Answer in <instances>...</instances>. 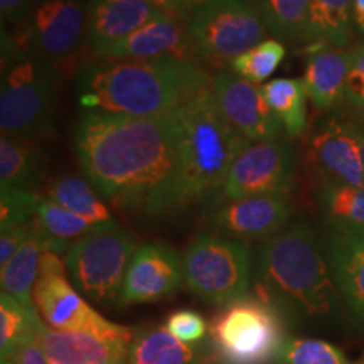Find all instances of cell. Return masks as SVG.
I'll return each instance as SVG.
<instances>
[{"label":"cell","mask_w":364,"mask_h":364,"mask_svg":"<svg viewBox=\"0 0 364 364\" xmlns=\"http://www.w3.org/2000/svg\"><path fill=\"white\" fill-rule=\"evenodd\" d=\"M41 196L17 188H0V231L26 225L38 215Z\"/></svg>","instance_id":"obj_34"},{"label":"cell","mask_w":364,"mask_h":364,"mask_svg":"<svg viewBox=\"0 0 364 364\" xmlns=\"http://www.w3.org/2000/svg\"><path fill=\"white\" fill-rule=\"evenodd\" d=\"M184 285L204 302L225 307L248 295L253 257L248 241L204 231L182 255Z\"/></svg>","instance_id":"obj_7"},{"label":"cell","mask_w":364,"mask_h":364,"mask_svg":"<svg viewBox=\"0 0 364 364\" xmlns=\"http://www.w3.org/2000/svg\"><path fill=\"white\" fill-rule=\"evenodd\" d=\"M70 245L53 240L41 228L39 221L34 218L33 233L26 240V243L17 250L7 265L0 267V284L2 292L12 295L22 306L34 309V285L39 275V260L44 252H54L66 255Z\"/></svg>","instance_id":"obj_22"},{"label":"cell","mask_w":364,"mask_h":364,"mask_svg":"<svg viewBox=\"0 0 364 364\" xmlns=\"http://www.w3.org/2000/svg\"><path fill=\"white\" fill-rule=\"evenodd\" d=\"M103 58L108 59H161L177 58L198 61L193 41L186 22L162 16L149 22L129 38L108 49Z\"/></svg>","instance_id":"obj_21"},{"label":"cell","mask_w":364,"mask_h":364,"mask_svg":"<svg viewBox=\"0 0 364 364\" xmlns=\"http://www.w3.org/2000/svg\"><path fill=\"white\" fill-rule=\"evenodd\" d=\"M297 184L295 150L284 140L253 142L236 159L223 186L225 199L289 196Z\"/></svg>","instance_id":"obj_11"},{"label":"cell","mask_w":364,"mask_h":364,"mask_svg":"<svg viewBox=\"0 0 364 364\" xmlns=\"http://www.w3.org/2000/svg\"><path fill=\"white\" fill-rule=\"evenodd\" d=\"M250 2H252V4H253V6H257V4H260V2H262V0H250Z\"/></svg>","instance_id":"obj_45"},{"label":"cell","mask_w":364,"mask_h":364,"mask_svg":"<svg viewBox=\"0 0 364 364\" xmlns=\"http://www.w3.org/2000/svg\"><path fill=\"white\" fill-rule=\"evenodd\" d=\"M179 117V208L209 203L221 194L231 167L250 144L221 115L213 85L177 110Z\"/></svg>","instance_id":"obj_4"},{"label":"cell","mask_w":364,"mask_h":364,"mask_svg":"<svg viewBox=\"0 0 364 364\" xmlns=\"http://www.w3.org/2000/svg\"><path fill=\"white\" fill-rule=\"evenodd\" d=\"M255 290L284 312L307 317L331 316L339 307L326 250L307 220L287 225L263 241L255 260Z\"/></svg>","instance_id":"obj_3"},{"label":"cell","mask_w":364,"mask_h":364,"mask_svg":"<svg viewBox=\"0 0 364 364\" xmlns=\"http://www.w3.org/2000/svg\"><path fill=\"white\" fill-rule=\"evenodd\" d=\"M317 198L329 223L364 228V186H317Z\"/></svg>","instance_id":"obj_30"},{"label":"cell","mask_w":364,"mask_h":364,"mask_svg":"<svg viewBox=\"0 0 364 364\" xmlns=\"http://www.w3.org/2000/svg\"><path fill=\"white\" fill-rule=\"evenodd\" d=\"M263 24L279 41H304L311 0H262L257 4Z\"/></svg>","instance_id":"obj_29"},{"label":"cell","mask_w":364,"mask_h":364,"mask_svg":"<svg viewBox=\"0 0 364 364\" xmlns=\"http://www.w3.org/2000/svg\"><path fill=\"white\" fill-rule=\"evenodd\" d=\"M324 250L341 299L364 324V228L329 223Z\"/></svg>","instance_id":"obj_17"},{"label":"cell","mask_w":364,"mask_h":364,"mask_svg":"<svg viewBox=\"0 0 364 364\" xmlns=\"http://www.w3.org/2000/svg\"><path fill=\"white\" fill-rule=\"evenodd\" d=\"M354 0H311L304 41L346 48L353 38Z\"/></svg>","instance_id":"obj_27"},{"label":"cell","mask_w":364,"mask_h":364,"mask_svg":"<svg viewBox=\"0 0 364 364\" xmlns=\"http://www.w3.org/2000/svg\"><path fill=\"white\" fill-rule=\"evenodd\" d=\"M59 76L58 68L29 48L24 29L16 36L2 29V136L38 142L54 134Z\"/></svg>","instance_id":"obj_5"},{"label":"cell","mask_w":364,"mask_h":364,"mask_svg":"<svg viewBox=\"0 0 364 364\" xmlns=\"http://www.w3.org/2000/svg\"><path fill=\"white\" fill-rule=\"evenodd\" d=\"M21 26L29 48L59 70L88 39V7L81 0H41Z\"/></svg>","instance_id":"obj_12"},{"label":"cell","mask_w":364,"mask_h":364,"mask_svg":"<svg viewBox=\"0 0 364 364\" xmlns=\"http://www.w3.org/2000/svg\"><path fill=\"white\" fill-rule=\"evenodd\" d=\"M287 49L279 39H265L250 51L233 59L230 70L250 83L260 85L279 70L285 59Z\"/></svg>","instance_id":"obj_32"},{"label":"cell","mask_w":364,"mask_h":364,"mask_svg":"<svg viewBox=\"0 0 364 364\" xmlns=\"http://www.w3.org/2000/svg\"><path fill=\"white\" fill-rule=\"evenodd\" d=\"M346 103L364 117V41L351 49V68L346 85Z\"/></svg>","instance_id":"obj_36"},{"label":"cell","mask_w":364,"mask_h":364,"mask_svg":"<svg viewBox=\"0 0 364 364\" xmlns=\"http://www.w3.org/2000/svg\"><path fill=\"white\" fill-rule=\"evenodd\" d=\"M359 136H361V149H363V161H364V124H358Z\"/></svg>","instance_id":"obj_43"},{"label":"cell","mask_w":364,"mask_h":364,"mask_svg":"<svg viewBox=\"0 0 364 364\" xmlns=\"http://www.w3.org/2000/svg\"><path fill=\"white\" fill-rule=\"evenodd\" d=\"M132 336L61 332L41 324L36 341L51 364H127Z\"/></svg>","instance_id":"obj_18"},{"label":"cell","mask_w":364,"mask_h":364,"mask_svg":"<svg viewBox=\"0 0 364 364\" xmlns=\"http://www.w3.org/2000/svg\"><path fill=\"white\" fill-rule=\"evenodd\" d=\"M46 199L56 203L58 206L65 208L75 215L86 218L95 225L107 228L117 226V221L113 220L110 209L103 203L102 196L95 191L88 181L80 176H59L49 186Z\"/></svg>","instance_id":"obj_25"},{"label":"cell","mask_w":364,"mask_h":364,"mask_svg":"<svg viewBox=\"0 0 364 364\" xmlns=\"http://www.w3.org/2000/svg\"><path fill=\"white\" fill-rule=\"evenodd\" d=\"M164 327L174 336L176 339L186 344H199L208 334V322L201 314L191 309H179L169 314L164 322Z\"/></svg>","instance_id":"obj_35"},{"label":"cell","mask_w":364,"mask_h":364,"mask_svg":"<svg viewBox=\"0 0 364 364\" xmlns=\"http://www.w3.org/2000/svg\"><path fill=\"white\" fill-rule=\"evenodd\" d=\"M182 284V258L174 248L164 243L140 245L127 268L120 307L169 299Z\"/></svg>","instance_id":"obj_15"},{"label":"cell","mask_w":364,"mask_h":364,"mask_svg":"<svg viewBox=\"0 0 364 364\" xmlns=\"http://www.w3.org/2000/svg\"><path fill=\"white\" fill-rule=\"evenodd\" d=\"M206 364H221L220 361H216V358H213L211 359V361H209V363H206Z\"/></svg>","instance_id":"obj_44"},{"label":"cell","mask_w":364,"mask_h":364,"mask_svg":"<svg viewBox=\"0 0 364 364\" xmlns=\"http://www.w3.org/2000/svg\"><path fill=\"white\" fill-rule=\"evenodd\" d=\"M36 220L39 221L41 228H43L53 240H58L66 245H71L70 241H76L83 238L86 235L97 233V231L112 230V228L95 225V223L86 220V218L75 215V213L58 206L56 203L43 198H41Z\"/></svg>","instance_id":"obj_31"},{"label":"cell","mask_w":364,"mask_h":364,"mask_svg":"<svg viewBox=\"0 0 364 364\" xmlns=\"http://www.w3.org/2000/svg\"><path fill=\"white\" fill-rule=\"evenodd\" d=\"M34 220L26 223V225L12 226L9 230L0 231V267L7 265L11 258L17 253L26 240L33 233Z\"/></svg>","instance_id":"obj_37"},{"label":"cell","mask_w":364,"mask_h":364,"mask_svg":"<svg viewBox=\"0 0 364 364\" xmlns=\"http://www.w3.org/2000/svg\"><path fill=\"white\" fill-rule=\"evenodd\" d=\"M41 0H0V14L6 24H24Z\"/></svg>","instance_id":"obj_38"},{"label":"cell","mask_w":364,"mask_h":364,"mask_svg":"<svg viewBox=\"0 0 364 364\" xmlns=\"http://www.w3.org/2000/svg\"><path fill=\"white\" fill-rule=\"evenodd\" d=\"M275 364H353L336 346L317 339H287Z\"/></svg>","instance_id":"obj_33"},{"label":"cell","mask_w":364,"mask_h":364,"mask_svg":"<svg viewBox=\"0 0 364 364\" xmlns=\"http://www.w3.org/2000/svg\"><path fill=\"white\" fill-rule=\"evenodd\" d=\"M135 250L134 236L118 226L86 235L68 248V275L86 300L102 307H120L122 287Z\"/></svg>","instance_id":"obj_8"},{"label":"cell","mask_w":364,"mask_h":364,"mask_svg":"<svg viewBox=\"0 0 364 364\" xmlns=\"http://www.w3.org/2000/svg\"><path fill=\"white\" fill-rule=\"evenodd\" d=\"M149 2H152L154 6H157L164 14H166V16L174 17V19L182 21L188 24V14H186L184 7H182L179 0H149Z\"/></svg>","instance_id":"obj_41"},{"label":"cell","mask_w":364,"mask_h":364,"mask_svg":"<svg viewBox=\"0 0 364 364\" xmlns=\"http://www.w3.org/2000/svg\"><path fill=\"white\" fill-rule=\"evenodd\" d=\"M292 216L289 196H252L226 199L213 209L209 226L220 235L236 240H268L287 226Z\"/></svg>","instance_id":"obj_16"},{"label":"cell","mask_w":364,"mask_h":364,"mask_svg":"<svg viewBox=\"0 0 364 364\" xmlns=\"http://www.w3.org/2000/svg\"><path fill=\"white\" fill-rule=\"evenodd\" d=\"M213 358L209 343L186 344L161 326L135 331L127 364H206Z\"/></svg>","instance_id":"obj_23"},{"label":"cell","mask_w":364,"mask_h":364,"mask_svg":"<svg viewBox=\"0 0 364 364\" xmlns=\"http://www.w3.org/2000/svg\"><path fill=\"white\" fill-rule=\"evenodd\" d=\"M211 85L198 61L100 58L81 68L75 93L85 112L149 118L177 112Z\"/></svg>","instance_id":"obj_2"},{"label":"cell","mask_w":364,"mask_h":364,"mask_svg":"<svg viewBox=\"0 0 364 364\" xmlns=\"http://www.w3.org/2000/svg\"><path fill=\"white\" fill-rule=\"evenodd\" d=\"M353 26L364 38V0L353 2Z\"/></svg>","instance_id":"obj_42"},{"label":"cell","mask_w":364,"mask_h":364,"mask_svg":"<svg viewBox=\"0 0 364 364\" xmlns=\"http://www.w3.org/2000/svg\"><path fill=\"white\" fill-rule=\"evenodd\" d=\"M351 68V49L327 43H311L307 48L304 85L307 97L321 112L346 103V85Z\"/></svg>","instance_id":"obj_20"},{"label":"cell","mask_w":364,"mask_h":364,"mask_svg":"<svg viewBox=\"0 0 364 364\" xmlns=\"http://www.w3.org/2000/svg\"><path fill=\"white\" fill-rule=\"evenodd\" d=\"M265 102L285 134L292 139L307 132V90L299 78H275L262 86Z\"/></svg>","instance_id":"obj_26"},{"label":"cell","mask_w":364,"mask_h":364,"mask_svg":"<svg viewBox=\"0 0 364 364\" xmlns=\"http://www.w3.org/2000/svg\"><path fill=\"white\" fill-rule=\"evenodd\" d=\"M48 172V156L41 145L11 136L0 139V188L38 191Z\"/></svg>","instance_id":"obj_24"},{"label":"cell","mask_w":364,"mask_h":364,"mask_svg":"<svg viewBox=\"0 0 364 364\" xmlns=\"http://www.w3.org/2000/svg\"><path fill=\"white\" fill-rule=\"evenodd\" d=\"M81 171L105 201L149 216L179 211V117L85 112L73 132Z\"/></svg>","instance_id":"obj_1"},{"label":"cell","mask_w":364,"mask_h":364,"mask_svg":"<svg viewBox=\"0 0 364 364\" xmlns=\"http://www.w3.org/2000/svg\"><path fill=\"white\" fill-rule=\"evenodd\" d=\"M162 16L166 14L149 0H90L88 43L91 51L103 58L113 46Z\"/></svg>","instance_id":"obj_19"},{"label":"cell","mask_w":364,"mask_h":364,"mask_svg":"<svg viewBox=\"0 0 364 364\" xmlns=\"http://www.w3.org/2000/svg\"><path fill=\"white\" fill-rule=\"evenodd\" d=\"M307 164L317 186H364V161L358 124L327 118L314 132Z\"/></svg>","instance_id":"obj_13"},{"label":"cell","mask_w":364,"mask_h":364,"mask_svg":"<svg viewBox=\"0 0 364 364\" xmlns=\"http://www.w3.org/2000/svg\"><path fill=\"white\" fill-rule=\"evenodd\" d=\"M363 120H364V117H363Z\"/></svg>","instance_id":"obj_47"},{"label":"cell","mask_w":364,"mask_h":364,"mask_svg":"<svg viewBox=\"0 0 364 364\" xmlns=\"http://www.w3.org/2000/svg\"><path fill=\"white\" fill-rule=\"evenodd\" d=\"M213 93L225 120L248 142L282 139L285 130L267 105L262 86L220 70L213 76Z\"/></svg>","instance_id":"obj_14"},{"label":"cell","mask_w":364,"mask_h":364,"mask_svg":"<svg viewBox=\"0 0 364 364\" xmlns=\"http://www.w3.org/2000/svg\"><path fill=\"white\" fill-rule=\"evenodd\" d=\"M11 361L14 364H51L36 339H31L26 344H22Z\"/></svg>","instance_id":"obj_39"},{"label":"cell","mask_w":364,"mask_h":364,"mask_svg":"<svg viewBox=\"0 0 364 364\" xmlns=\"http://www.w3.org/2000/svg\"><path fill=\"white\" fill-rule=\"evenodd\" d=\"M34 306L44 324L61 332H97L105 336H132L135 329L113 324L90 306L68 275L61 255L44 252L34 285Z\"/></svg>","instance_id":"obj_9"},{"label":"cell","mask_w":364,"mask_h":364,"mask_svg":"<svg viewBox=\"0 0 364 364\" xmlns=\"http://www.w3.org/2000/svg\"><path fill=\"white\" fill-rule=\"evenodd\" d=\"M43 324L38 309L22 306L12 295H0V361H11L17 349L36 339Z\"/></svg>","instance_id":"obj_28"},{"label":"cell","mask_w":364,"mask_h":364,"mask_svg":"<svg viewBox=\"0 0 364 364\" xmlns=\"http://www.w3.org/2000/svg\"><path fill=\"white\" fill-rule=\"evenodd\" d=\"M284 344L282 312L258 295L228 304L209 322V346L221 364H275Z\"/></svg>","instance_id":"obj_6"},{"label":"cell","mask_w":364,"mask_h":364,"mask_svg":"<svg viewBox=\"0 0 364 364\" xmlns=\"http://www.w3.org/2000/svg\"><path fill=\"white\" fill-rule=\"evenodd\" d=\"M188 33L199 58L233 61L267 38L260 12L250 2L223 4L193 14Z\"/></svg>","instance_id":"obj_10"},{"label":"cell","mask_w":364,"mask_h":364,"mask_svg":"<svg viewBox=\"0 0 364 364\" xmlns=\"http://www.w3.org/2000/svg\"><path fill=\"white\" fill-rule=\"evenodd\" d=\"M359 364H364V356H363V359H361V363H359Z\"/></svg>","instance_id":"obj_46"},{"label":"cell","mask_w":364,"mask_h":364,"mask_svg":"<svg viewBox=\"0 0 364 364\" xmlns=\"http://www.w3.org/2000/svg\"><path fill=\"white\" fill-rule=\"evenodd\" d=\"M184 7L186 14H188V21L193 14L204 11V9L209 7H216V6H223V4H238V2H250V0H179ZM252 4V2H250Z\"/></svg>","instance_id":"obj_40"}]
</instances>
